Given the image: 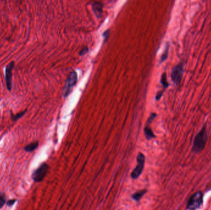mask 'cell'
<instances>
[{
  "label": "cell",
  "instance_id": "cell-18",
  "mask_svg": "<svg viewBox=\"0 0 211 210\" xmlns=\"http://www.w3.org/2000/svg\"><path fill=\"white\" fill-rule=\"evenodd\" d=\"M24 113H25V112H22V113H20V114H17V115L13 116V117H12V118H13L14 120H17V119H19V118H20V117L24 114Z\"/></svg>",
  "mask_w": 211,
  "mask_h": 210
},
{
  "label": "cell",
  "instance_id": "cell-11",
  "mask_svg": "<svg viewBox=\"0 0 211 210\" xmlns=\"http://www.w3.org/2000/svg\"><path fill=\"white\" fill-rule=\"evenodd\" d=\"M39 146V142L36 141V142H33L29 145H27L26 147L24 148V150L26 152H33L34 151L37 147Z\"/></svg>",
  "mask_w": 211,
  "mask_h": 210
},
{
  "label": "cell",
  "instance_id": "cell-1",
  "mask_svg": "<svg viewBox=\"0 0 211 210\" xmlns=\"http://www.w3.org/2000/svg\"><path fill=\"white\" fill-rule=\"evenodd\" d=\"M208 139L207 124H204L201 130L195 135L191 151L194 154H200L205 149Z\"/></svg>",
  "mask_w": 211,
  "mask_h": 210
},
{
  "label": "cell",
  "instance_id": "cell-3",
  "mask_svg": "<svg viewBox=\"0 0 211 210\" xmlns=\"http://www.w3.org/2000/svg\"><path fill=\"white\" fill-rule=\"evenodd\" d=\"M145 155L141 153H138L137 157H136V162L137 165L132 171L130 176L133 179H137L142 174L144 168L145 163Z\"/></svg>",
  "mask_w": 211,
  "mask_h": 210
},
{
  "label": "cell",
  "instance_id": "cell-16",
  "mask_svg": "<svg viewBox=\"0 0 211 210\" xmlns=\"http://www.w3.org/2000/svg\"><path fill=\"white\" fill-rule=\"evenodd\" d=\"M88 52V47H84L83 49H82L81 51L79 53V55L80 56H83V55L86 54Z\"/></svg>",
  "mask_w": 211,
  "mask_h": 210
},
{
  "label": "cell",
  "instance_id": "cell-9",
  "mask_svg": "<svg viewBox=\"0 0 211 210\" xmlns=\"http://www.w3.org/2000/svg\"><path fill=\"white\" fill-rule=\"evenodd\" d=\"M147 191L146 189L138 190L137 192L133 193L131 196V198L135 202H139L142 199V197L147 193Z\"/></svg>",
  "mask_w": 211,
  "mask_h": 210
},
{
  "label": "cell",
  "instance_id": "cell-14",
  "mask_svg": "<svg viewBox=\"0 0 211 210\" xmlns=\"http://www.w3.org/2000/svg\"><path fill=\"white\" fill-rule=\"evenodd\" d=\"M6 202V195L4 193H0V209L2 208Z\"/></svg>",
  "mask_w": 211,
  "mask_h": 210
},
{
  "label": "cell",
  "instance_id": "cell-17",
  "mask_svg": "<svg viewBox=\"0 0 211 210\" xmlns=\"http://www.w3.org/2000/svg\"><path fill=\"white\" fill-rule=\"evenodd\" d=\"M109 32H110V30L108 29V30H107V31H106V32L103 33V38H104V42L106 41L107 40L108 38H109Z\"/></svg>",
  "mask_w": 211,
  "mask_h": 210
},
{
  "label": "cell",
  "instance_id": "cell-20",
  "mask_svg": "<svg viewBox=\"0 0 211 210\" xmlns=\"http://www.w3.org/2000/svg\"><path fill=\"white\" fill-rule=\"evenodd\" d=\"M163 93H164V91H160V92H159L157 95H156V100L158 101L161 98V97H162V96L163 95Z\"/></svg>",
  "mask_w": 211,
  "mask_h": 210
},
{
  "label": "cell",
  "instance_id": "cell-6",
  "mask_svg": "<svg viewBox=\"0 0 211 210\" xmlns=\"http://www.w3.org/2000/svg\"><path fill=\"white\" fill-rule=\"evenodd\" d=\"M49 169L48 164L43 163L32 174V179L36 182H42L46 177Z\"/></svg>",
  "mask_w": 211,
  "mask_h": 210
},
{
  "label": "cell",
  "instance_id": "cell-8",
  "mask_svg": "<svg viewBox=\"0 0 211 210\" xmlns=\"http://www.w3.org/2000/svg\"><path fill=\"white\" fill-rule=\"evenodd\" d=\"M103 5L100 2H95L92 4V9L98 18H101L103 15Z\"/></svg>",
  "mask_w": 211,
  "mask_h": 210
},
{
  "label": "cell",
  "instance_id": "cell-12",
  "mask_svg": "<svg viewBox=\"0 0 211 210\" xmlns=\"http://www.w3.org/2000/svg\"><path fill=\"white\" fill-rule=\"evenodd\" d=\"M169 43H167L165 50L164 51V53H163L162 56L160 57V62L163 63L164 62V61H166L168 57V54H169Z\"/></svg>",
  "mask_w": 211,
  "mask_h": 210
},
{
  "label": "cell",
  "instance_id": "cell-19",
  "mask_svg": "<svg viewBox=\"0 0 211 210\" xmlns=\"http://www.w3.org/2000/svg\"><path fill=\"white\" fill-rule=\"evenodd\" d=\"M16 202V199L10 200H9V201L7 202V205H8V206H12L13 205H14V203H15Z\"/></svg>",
  "mask_w": 211,
  "mask_h": 210
},
{
  "label": "cell",
  "instance_id": "cell-10",
  "mask_svg": "<svg viewBox=\"0 0 211 210\" xmlns=\"http://www.w3.org/2000/svg\"><path fill=\"white\" fill-rule=\"evenodd\" d=\"M144 134H145V137L146 138L147 140L150 141L152 139H154L156 138V135L154 134L153 131H152V129L150 128V127L148 125H146L144 128Z\"/></svg>",
  "mask_w": 211,
  "mask_h": 210
},
{
  "label": "cell",
  "instance_id": "cell-4",
  "mask_svg": "<svg viewBox=\"0 0 211 210\" xmlns=\"http://www.w3.org/2000/svg\"><path fill=\"white\" fill-rule=\"evenodd\" d=\"M77 82V74L75 71H72L67 77L63 90V95L64 97H66L69 95L73 86L76 84Z\"/></svg>",
  "mask_w": 211,
  "mask_h": 210
},
{
  "label": "cell",
  "instance_id": "cell-15",
  "mask_svg": "<svg viewBox=\"0 0 211 210\" xmlns=\"http://www.w3.org/2000/svg\"><path fill=\"white\" fill-rule=\"evenodd\" d=\"M156 117V114H154V113H153L151 114V115H150V118H149V119L147 120V124L149 125L150 123H151L152 122V121L155 118V117Z\"/></svg>",
  "mask_w": 211,
  "mask_h": 210
},
{
  "label": "cell",
  "instance_id": "cell-5",
  "mask_svg": "<svg viewBox=\"0 0 211 210\" xmlns=\"http://www.w3.org/2000/svg\"><path fill=\"white\" fill-rule=\"evenodd\" d=\"M184 72V64L182 62L179 63L173 67L171 72V79L175 85H178L183 78Z\"/></svg>",
  "mask_w": 211,
  "mask_h": 210
},
{
  "label": "cell",
  "instance_id": "cell-2",
  "mask_svg": "<svg viewBox=\"0 0 211 210\" xmlns=\"http://www.w3.org/2000/svg\"><path fill=\"white\" fill-rule=\"evenodd\" d=\"M204 203V193L202 191H197L194 193L188 200L187 209L197 210L200 209Z\"/></svg>",
  "mask_w": 211,
  "mask_h": 210
},
{
  "label": "cell",
  "instance_id": "cell-7",
  "mask_svg": "<svg viewBox=\"0 0 211 210\" xmlns=\"http://www.w3.org/2000/svg\"><path fill=\"white\" fill-rule=\"evenodd\" d=\"M14 62H11L10 64H9L6 68V86L8 90H11V86H12V68L14 67Z\"/></svg>",
  "mask_w": 211,
  "mask_h": 210
},
{
  "label": "cell",
  "instance_id": "cell-13",
  "mask_svg": "<svg viewBox=\"0 0 211 210\" xmlns=\"http://www.w3.org/2000/svg\"><path fill=\"white\" fill-rule=\"evenodd\" d=\"M160 83L162 84L163 88H164V91L166 90L169 86V83H168L167 80V75L166 73H164L162 76H161V79H160Z\"/></svg>",
  "mask_w": 211,
  "mask_h": 210
}]
</instances>
